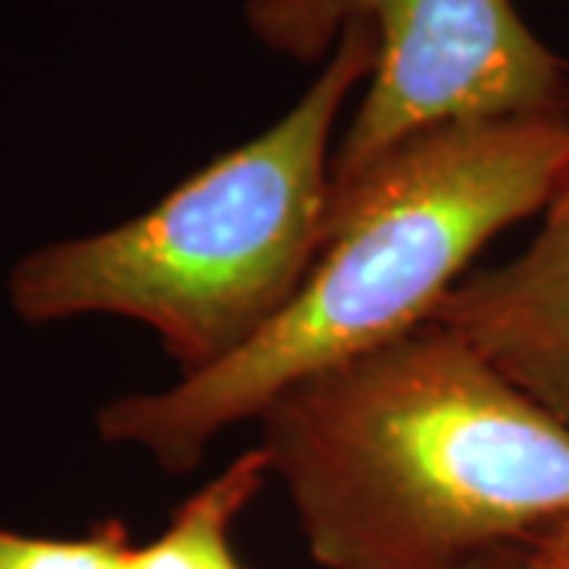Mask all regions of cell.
<instances>
[{
  "instance_id": "7a4b0ae2",
  "label": "cell",
  "mask_w": 569,
  "mask_h": 569,
  "mask_svg": "<svg viewBox=\"0 0 569 569\" xmlns=\"http://www.w3.org/2000/svg\"><path fill=\"white\" fill-rule=\"evenodd\" d=\"M567 168L569 114L411 137L332 183L323 250L260 336L203 373L108 402L99 433L168 471L197 468L228 427L257 421L284 389L430 323L478 253L548 206Z\"/></svg>"
},
{
  "instance_id": "52a82bcc",
  "label": "cell",
  "mask_w": 569,
  "mask_h": 569,
  "mask_svg": "<svg viewBox=\"0 0 569 569\" xmlns=\"http://www.w3.org/2000/svg\"><path fill=\"white\" fill-rule=\"evenodd\" d=\"M130 538L108 522L86 538H36L0 529V569H127Z\"/></svg>"
},
{
  "instance_id": "277c9868",
  "label": "cell",
  "mask_w": 569,
  "mask_h": 569,
  "mask_svg": "<svg viewBox=\"0 0 569 569\" xmlns=\"http://www.w3.org/2000/svg\"><path fill=\"white\" fill-rule=\"evenodd\" d=\"M244 22L263 48L305 63L329 58L348 26L377 41L332 183L433 127L569 114V63L512 0H247Z\"/></svg>"
},
{
  "instance_id": "8992f818",
  "label": "cell",
  "mask_w": 569,
  "mask_h": 569,
  "mask_svg": "<svg viewBox=\"0 0 569 569\" xmlns=\"http://www.w3.org/2000/svg\"><path fill=\"white\" fill-rule=\"evenodd\" d=\"M269 478L263 449H244L174 509L152 545L130 550L127 569H244L231 548V531Z\"/></svg>"
},
{
  "instance_id": "6da1fadb",
  "label": "cell",
  "mask_w": 569,
  "mask_h": 569,
  "mask_svg": "<svg viewBox=\"0 0 569 569\" xmlns=\"http://www.w3.org/2000/svg\"><path fill=\"white\" fill-rule=\"evenodd\" d=\"M313 563L500 569L569 522V425L443 323L257 418Z\"/></svg>"
},
{
  "instance_id": "3957f363",
  "label": "cell",
  "mask_w": 569,
  "mask_h": 569,
  "mask_svg": "<svg viewBox=\"0 0 569 569\" xmlns=\"http://www.w3.org/2000/svg\"><path fill=\"white\" fill-rule=\"evenodd\" d=\"M373 67L370 29L348 26L317 80L263 133L123 224L26 253L7 284L17 317L133 320L159 336L181 377L238 355L288 307L323 250L336 123Z\"/></svg>"
},
{
  "instance_id": "ba28073f",
  "label": "cell",
  "mask_w": 569,
  "mask_h": 569,
  "mask_svg": "<svg viewBox=\"0 0 569 569\" xmlns=\"http://www.w3.org/2000/svg\"><path fill=\"white\" fill-rule=\"evenodd\" d=\"M507 569H569V522L538 538Z\"/></svg>"
},
{
  "instance_id": "9c48e42d",
  "label": "cell",
  "mask_w": 569,
  "mask_h": 569,
  "mask_svg": "<svg viewBox=\"0 0 569 569\" xmlns=\"http://www.w3.org/2000/svg\"><path fill=\"white\" fill-rule=\"evenodd\" d=\"M509 563H512V560H509ZM509 563H507V567H509ZM507 567H500V569H507Z\"/></svg>"
},
{
  "instance_id": "5b68a950",
  "label": "cell",
  "mask_w": 569,
  "mask_h": 569,
  "mask_svg": "<svg viewBox=\"0 0 569 569\" xmlns=\"http://www.w3.org/2000/svg\"><path fill=\"white\" fill-rule=\"evenodd\" d=\"M430 323L459 332L569 425V168L529 244L468 272Z\"/></svg>"
}]
</instances>
